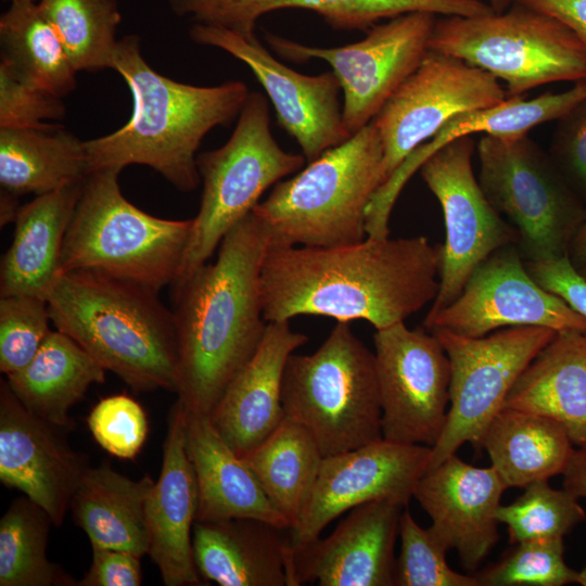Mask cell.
<instances>
[{"label": "cell", "mask_w": 586, "mask_h": 586, "mask_svg": "<svg viewBox=\"0 0 586 586\" xmlns=\"http://www.w3.org/2000/svg\"><path fill=\"white\" fill-rule=\"evenodd\" d=\"M440 263V246L423 235L269 249L260 272L264 318L313 315L384 329L433 303Z\"/></svg>", "instance_id": "1"}, {"label": "cell", "mask_w": 586, "mask_h": 586, "mask_svg": "<svg viewBox=\"0 0 586 586\" xmlns=\"http://www.w3.org/2000/svg\"><path fill=\"white\" fill-rule=\"evenodd\" d=\"M270 234L252 213L205 263L173 284L177 395L187 413L209 415L258 348L267 321L260 272Z\"/></svg>", "instance_id": "2"}, {"label": "cell", "mask_w": 586, "mask_h": 586, "mask_svg": "<svg viewBox=\"0 0 586 586\" xmlns=\"http://www.w3.org/2000/svg\"><path fill=\"white\" fill-rule=\"evenodd\" d=\"M135 35L118 40L112 69L132 95V114L116 131L85 141L90 171L145 165L177 190L201 183L196 152L209 130L229 126L250 93L240 80L201 87L168 78L153 69Z\"/></svg>", "instance_id": "3"}, {"label": "cell", "mask_w": 586, "mask_h": 586, "mask_svg": "<svg viewBox=\"0 0 586 586\" xmlns=\"http://www.w3.org/2000/svg\"><path fill=\"white\" fill-rule=\"evenodd\" d=\"M51 322L136 392L177 391L173 311L158 292L102 273L61 272L46 296Z\"/></svg>", "instance_id": "4"}, {"label": "cell", "mask_w": 586, "mask_h": 586, "mask_svg": "<svg viewBox=\"0 0 586 586\" xmlns=\"http://www.w3.org/2000/svg\"><path fill=\"white\" fill-rule=\"evenodd\" d=\"M383 146L371 122L294 177L276 183L252 211L270 249L326 247L367 238L366 212L382 186Z\"/></svg>", "instance_id": "5"}, {"label": "cell", "mask_w": 586, "mask_h": 586, "mask_svg": "<svg viewBox=\"0 0 586 586\" xmlns=\"http://www.w3.org/2000/svg\"><path fill=\"white\" fill-rule=\"evenodd\" d=\"M119 173L105 168L86 178L65 234L61 272L93 271L160 292L180 273L193 219L141 211L123 195Z\"/></svg>", "instance_id": "6"}, {"label": "cell", "mask_w": 586, "mask_h": 586, "mask_svg": "<svg viewBox=\"0 0 586 586\" xmlns=\"http://www.w3.org/2000/svg\"><path fill=\"white\" fill-rule=\"evenodd\" d=\"M281 400L284 417L305 426L323 457L383 438L374 353L336 324L311 354L286 360Z\"/></svg>", "instance_id": "7"}, {"label": "cell", "mask_w": 586, "mask_h": 586, "mask_svg": "<svg viewBox=\"0 0 586 586\" xmlns=\"http://www.w3.org/2000/svg\"><path fill=\"white\" fill-rule=\"evenodd\" d=\"M429 49L502 80L507 98L551 82L586 80V48L576 35L520 2L502 13L436 20Z\"/></svg>", "instance_id": "8"}, {"label": "cell", "mask_w": 586, "mask_h": 586, "mask_svg": "<svg viewBox=\"0 0 586 586\" xmlns=\"http://www.w3.org/2000/svg\"><path fill=\"white\" fill-rule=\"evenodd\" d=\"M305 161L303 154L280 148L270 130L266 98L260 92L250 91L228 141L196 157L203 183L201 205L192 218L189 242L175 282L207 263L225 235L252 213L264 192L301 169Z\"/></svg>", "instance_id": "9"}, {"label": "cell", "mask_w": 586, "mask_h": 586, "mask_svg": "<svg viewBox=\"0 0 586 586\" xmlns=\"http://www.w3.org/2000/svg\"><path fill=\"white\" fill-rule=\"evenodd\" d=\"M475 151L479 183L519 235L527 262L569 254L586 208L550 155L528 133L482 135Z\"/></svg>", "instance_id": "10"}, {"label": "cell", "mask_w": 586, "mask_h": 586, "mask_svg": "<svg viewBox=\"0 0 586 586\" xmlns=\"http://www.w3.org/2000/svg\"><path fill=\"white\" fill-rule=\"evenodd\" d=\"M449 359V407L444 430L432 447L428 469L457 453L464 443L481 450L483 434L527 365L555 336L538 326L504 328L480 337L431 330Z\"/></svg>", "instance_id": "11"}, {"label": "cell", "mask_w": 586, "mask_h": 586, "mask_svg": "<svg viewBox=\"0 0 586 586\" xmlns=\"http://www.w3.org/2000/svg\"><path fill=\"white\" fill-rule=\"evenodd\" d=\"M435 14L412 12L366 30L360 41L343 47L305 46L266 33L269 46L282 58L326 61L343 91V123L349 135L370 124L429 50Z\"/></svg>", "instance_id": "12"}, {"label": "cell", "mask_w": 586, "mask_h": 586, "mask_svg": "<svg viewBox=\"0 0 586 586\" xmlns=\"http://www.w3.org/2000/svg\"><path fill=\"white\" fill-rule=\"evenodd\" d=\"M475 145L472 136L457 138L419 168L442 207L446 231L440 246V289L426 316L451 304L488 256L519 241L517 230L493 207L474 176Z\"/></svg>", "instance_id": "13"}, {"label": "cell", "mask_w": 586, "mask_h": 586, "mask_svg": "<svg viewBox=\"0 0 586 586\" xmlns=\"http://www.w3.org/2000/svg\"><path fill=\"white\" fill-rule=\"evenodd\" d=\"M506 99V89L489 73L429 49L372 120L383 146V183L449 119Z\"/></svg>", "instance_id": "14"}, {"label": "cell", "mask_w": 586, "mask_h": 586, "mask_svg": "<svg viewBox=\"0 0 586 586\" xmlns=\"http://www.w3.org/2000/svg\"><path fill=\"white\" fill-rule=\"evenodd\" d=\"M373 343L383 438L433 447L449 404L446 351L431 331L405 321L377 330Z\"/></svg>", "instance_id": "15"}, {"label": "cell", "mask_w": 586, "mask_h": 586, "mask_svg": "<svg viewBox=\"0 0 586 586\" xmlns=\"http://www.w3.org/2000/svg\"><path fill=\"white\" fill-rule=\"evenodd\" d=\"M517 326L586 332V318L532 278L515 244L488 256L459 296L423 322L429 331L443 328L470 337Z\"/></svg>", "instance_id": "16"}, {"label": "cell", "mask_w": 586, "mask_h": 586, "mask_svg": "<svg viewBox=\"0 0 586 586\" xmlns=\"http://www.w3.org/2000/svg\"><path fill=\"white\" fill-rule=\"evenodd\" d=\"M431 453L430 446L382 438L323 457L311 495L289 528L290 548L295 551L318 539L328 524L359 505L393 499L408 506Z\"/></svg>", "instance_id": "17"}, {"label": "cell", "mask_w": 586, "mask_h": 586, "mask_svg": "<svg viewBox=\"0 0 586 586\" xmlns=\"http://www.w3.org/2000/svg\"><path fill=\"white\" fill-rule=\"evenodd\" d=\"M190 37L228 52L253 72L279 125L296 140L308 163L351 138L343 123L341 85L333 72L303 75L275 59L257 37L247 40L221 27L195 23Z\"/></svg>", "instance_id": "18"}, {"label": "cell", "mask_w": 586, "mask_h": 586, "mask_svg": "<svg viewBox=\"0 0 586 586\" xmlns=\"http://www.w3.org/2000/svg\"><path fill=\"white\" fill-rule=\"evenodd\" d=\"M406 507L393 499L359 505L326 538L291 549L290 586H394V548Z\"/></svg>", "instance_id": "19"}, {"label": "cell", "mask_w": 586, "mask_h": 586, "mask_svg": "<svg viewBox=\"0 0 586 586\" xmlns=\"http://www.w3.org/2000/svg\"><path fill=\"white\" fill-rule=\"evenodd\" d=\"M60 430L35 416L17 399L7 380L0 383V481L41 507L53 525L63 523L73 494L88 468Z\"/></svg>", "instance_id": "20"}, {"label": "cell", "mask_w": 586, "mask_h": 586, "mask_svg": "<svg viewBox=\"0 0 586 586\" xmlns=\"http://www.w3.org/2000/svg\"><path fill=\"white\" fill-rule=\"evenodd\" d=\"M507 488L492 466L474 467L454 454L425 471L413 497L431 518V532L474 572L499 539L496 510Z\"/></svg>", "instance_id": "21"}, {"label": "cell", "mask_w": 586, "mask_h": 586, "mask_svg": "<svg viewBox=\"0 0 586 586\" xmlns=\"http://www.w3.org/2000/svg\"><path fill=\"white\" fill-rule=\"evenodd\" d=\"M187 412L177 400L171 408L163 445L161 473L146 501V527L151 560L167 586H198L192 530L199 493L186 447Z\"/></svg>", "instance_id": "22"}, {"label": "cell", "mask_w": 586, "mask_h": 586, "mask_svg": "<svg viewBox=\"0 0 586 586\" xmlns=\"http://www.w3.org/2000/svg\"><path fill=\"white\" fill-rule=\"evenodd\" d=\"M168 5L178 16L228 29L247 40L256 38V24L263 15L291 8L319 14L335 30H368L381 20L412 12L445 16L494 13L482 0H168Z\"/></svg>", "instance_id": "23"}, {"label": "cell", "mask_w": 586, "mask_h": 586, "mask_svg": "<svg viewBox=\"0 0 586 586\" xmlns=\"http://www.w3.org/2000/svg\"><path fill=\"white\" fill-rule=\"evenodd\" d=\"M308 341L290 321L268 322L255 354L230 382L211 413L228 445L243 457L284 418L281 390L286 360Z\"/></svg>", "instance_id": "24"}, {"label": "cell", "mask_w": 586, "mask_h": 586, "mask_svg": "<svg viewBox=\"0 0 586 586\" xmlns=\"http://www.w3.org/2000/svg\"><path fill=\"white\" fill-rule=\"evenodd\" d=\"M586 99V80L568 90L547 92L532 99L507 98L479 111L449 119L428 142L417 148L374 193L366 212V229L371 237L390 234V217L400 191L424 161L450 141L472 135L510 137L528 133L540 124L558 120Z\"/></svg>", "instance_id": "25"}, {"label": "cell", "mask_w": 586, "mask_h": 586, "mask_svg": "<svg viewBox=\"0 0 586 586\" xmlns=\"http://www.w3.org/2000/svg\"><path fill=\"white\" fill-rule=\"evenodd\" d=\"M280 531L253 518L195 521L192 549L201 578L220 586H290L291 548Z\"/></svg>", "instance_id": "26"}, {"label": "cell", "mask_w": 586, "mask_h": 586, "mask_svg": "<svg viewBox=\"0 0 586 586\" xmlns=\"http://www.w3.org/2000/svg\"><path fill=\"white\" fill-rule=\"evenodd\" d=\"M186 447L198 484L195 521L253 518L290 528L244 460L220 436L209 415L187 413Z\"/></svg>", "instance_id": "27"}, {"label": "cell", "mask_w": 586, "mask_h": 586, "mask_svg": "<svg viewBox=\"0 0 586 586\" xmlns=\"http://www.w3.org/2000/svg\"><path fill=\"white\" fill-rule=\"evenodd\" d=\"M84 182L36 195L20 207L12 243L1 259V296L33 295L46 300L61 272L65 234Z\"/></svg>", "instance_id": "28"}, {"label": "cell", "mask_w": 586, "mask_h": 586, "mask_svg": "<svg viewBox=\"0 0 586 586\" xmlns=\"http://www.w3.org/2000/svg\"><path fill=\"white\" fill-rule=\"evenodd\" d=\"M504 407L553 419L574 446L586 449V332L557 331L520 374Z\"/></svg>", "instance_id": "29"}, {"label": "cell", "mask_w": 586, "mask_h": 586, "mask_svg": "<svg viewBox=\"0 0 586 586\" xmlns=\"http://www.w3.org/2000/svg\"><path fill=\"white\" fill-rule=\"evenodd\" d=\"M154 482L132 480L103 463L84 472L71 500L73 520L91 547L148 555L146 501Z\"/></svg>", "instance_id": "30"}, {"label": "cell", "mask_w": 586, "mask_h": 586, "mask_svg": "<svg viewBox=\"0 0 586 586\" xmlns=\"http://www.w3.org/2000/svg\"><path fill=\"white\" fill-rule=\"evenodd\" d=\"M105 371L73 339L51 330L31 361L7 375V382L28 411L66 429L69 409L92 384L104 382Z\"/></svg>", "instance_id": "31"}, {"label": "cell", "mask_w": 586, "mask_h": 586, "mask_svg": "<svg viewBox=\"0 0 586 586\" xmlns=\"http://www.w3.org/2000/svg\"><path fill=\"white\" fill-rule=\"evenodd\" d=\"M573 446L553 419L506 407L492 419L481 442L507 487L522 488L563 474Z\"/></svg>", "instance_id": "32"}, {"label": "cell", "mask_w": 586, "mask_h": 586, "mask_svg": "<svg viewBox=\"0 0 586 586\" xmlns=\"http://www.w3.org/2000/svg\"><path fill=\"white\" fill-rule=\"evenodd\" d=\"M59 126L0 129L2 189L41 195L86 180L91 173L86 143Z\"/></svg>", "instance_id": "33"}, {"label": "cell", "mask_w": 586, "mask_h": 586, "mask_svg": "<svg viewBox=\"0 0 586 586\" xmlns=\"http://www.w3.org/2000/svg\"><path fill=\"white\" fill-rule=\"evenodd\" d=\"M241 458L291 528L311 495L323 459L313 435L284 417L267 438Z\"/></svg>", "instance_id": "34"}, {"label": "cell", "mask_w": 586, "mask_h": 586, "mask_svg": "<svg viewBox=\"0 0 586 586\" xmlns=\"http://www.w3.org/2000/svg\"><path fill=\"white\" fill-rule=\"evenodd\" d=\"M1 60L24 80L61 98L76 88L77 71L38 2L16 1L0 16Z\"/></svg>", "instance_id": "35"}, {"label": "cell", "mask_w": 586, "mask_h": 586, "mask_svg": "<svg viewBox=\"0 0 586 586\" xmlns=\"http://www.w3.org/2000/svg\"><path fill=\"white\" fill-rule=\"evenodd\" d=\"M53 522L27 496L13 500L0 520V586H74L47 556Z\"/></svg>", "instance_id": "36"}, {"label": "cell", "mask_w": 586, "mask_h": 586, "mask_svg": "<svg viewBox=\"0 0 586 586\" xmlns=\"http://www.w3.org/2000/svg\"><path fill=\"white\" fill-rule=\"evenodd\" d=\"M77 72L112 68L122 21L117 0H39Z\"/></svg>", "instance_id": "37"}, {"label": "cell", "mask_w": 586, "mask_h": 586, "mask_svg": "<svg viewBox=\"0 0 586 586\" xmlns=\"http://www.w3.org/2000/svg\"><path fill=\"white\" fill-rule=\"evenodd\" d=\"M496 519L507 525L510 544L525 540L563 538L586 519L578 498L565 488L555 489L548 481L524 487L522 496L500 505Z\"/></svg>", "instance_id": "38"}, {"label": "cell", "mask_w": 586, "mask_h": 586, "mask_svg": "<svg viewBox=\"0 0 586 586\" xmlns=\"http://www.w3.org/2000/svg\"><path fill=\"white\" fill-rule=\"evenodd\" d=\"M475 574L480 586H563L576 583L577 571L564 561L563 538L525 540Z\"/></svg>", "instance_id": "39"}, {"label": "cell", "mask_w": 586, "mask_h": 586, "mask_svg": "<svg viewBox=\"0 0 586 586\" xmlns=\"http://www.w3.org/2000/svg\"><path fill=\"white\" fill-rule=\"evenodd\" d=\"M399 538L396 586H480L474 575L460 574L448 565V549L429 527L423 528L416 522L408 506L400 517Z\"/></svg>", "instance_id": "40"}, {"label": "cell", "mask_w": 586, "mask_h": 586, "mask_svg": "<svg viewBox=\"0 0 586 586\" xmlns=\"http://www.w3.org/2000/svg\"><path fill=\"white\" fill-rule=\"evenodd\" d=\"M47 301L33 295L1 296L0 371L5 375L27 366L51 332Z\"/></svg>", "instance_id": "41"}, {"label": "cell", "mask_w": 586, "mask_h": 586, "mask_svg": "<svg viewBox=\"0 0 586 586\" xmlns=\"http://www.w3.org/2000/svg\"><path fill=\"white\" fill-rule=\"evenodd\" d=\"M87 422L95 442L119 459L136 458L146 440V413L137 400L126 394L100 399Z\"/></svg>", "instance_id": "42"}, {"label": "cell", "mask_w": 586, "mask_h": 586, "mask_svg": "<svg viewBox=\"0 0 586 586\" xmlns=\"http://www.w3.org/2000/svg\"><path fill=\"white\" fill-rule=\"evenodd\" d=\"M66 114L63 98L21 78L0 63V129L48 128Z\"/></svg>", "instance_id": "43"}, {"label": "cell", "mask_w": 586, "mask_h": 586, "mask_svg": "<svg viewBox=\"0 0 586 586\" xmlns=\"http://www.w3.org/2000/svg\"><path fill=\"white\" fill-rule=\"evenodd\" d=\"M550 156L573 190L586 200V99L558 119Z\"/></svg>", "instance_id": "44"}, {"label": "cell", "mask_w": 586, "mask_h": 586, "mask_svg": "<svg viewBox=\"0 0 586 586\" xmlns=\"http://www.w3.org/2000/svg\"><path fill=\"white\" fill-rule=\"evenodd\" d=\"M525 265L540 286L561 297L586 318V278L573 265L569 254L552 259L526 262Z\"/></svg>", "instance_id": "45"}, {"label": "cell", "mask_w": 586, "mask_h": 586, "mask_svg": "<svg viewBox=\"0 0 586 586\" xmlns=\"http://www.w3.org/2000/svg\"><path fill=\"white\" fill-rule=\"evenodd\" d=\"M92 561L77 586H139L142 583L140 557L115 549L91 547Z\"/></svg>", "instance_id": "46"}, {"label": "cell", "mask_w": 586, "mask_h": 586, "mask_svg": "<svg viewBox=\"0 0 586 586\" xmlns=\"http://www.w3.org/2000/svg\"><path fill=\"white\" fill-rule=\"evenodd\" d=\"M570 28L586 48V0H518Z\"/></svg>", "instance_id": "47"}, {"label": "cell", "mask_w": 586, "mask_h": 586, "mask_svg": "<svg viewBox=\"0 0 586 586\" xmlns=\"http://www.w3.org/2000/svg\"><path fill=\"white\" fill-rule=\"evenodd\" d=\"M563 488L579 498H586V449H574L563 472Z\"/></svg>", "instance_id": "48"}, {"label": "cell", "mask_w": 586, "mask_h": 586, "mask_svg": "<svg viewBox=\"0 0 586 586\" xmlns=\"http://www.w3.org/2000/svg\"><path fill=\"white\" fill-rule=\"evenodd\" d=\"M569 256L577 269L586 265V211L584 219L571 242Z\"/></svg>", "instance_id": "49"}, {"label": "cell", "mask_w": 586, "mask_h": 586, "mask_svg": "<svg viewBox=\"0 0 586 586\" xmlns=\"http://www.w3.org/2000/svg\"><path fill=\"white\" fill-rule=\"evenodd\" d=\"M18 195L1 188L0 193V226L14 222L20 211Z\"/></svg>", "instance_id": "50"}, {"label": "cell", "mask_w": 586, "mask_h": 586, "mask_svg": "<svg viewBox=\"0 0 586 586\" xmlns=\"http://www.w3.org/2000/svg\"><path fill=\"white\" fill-rule=\"evenodd\" d=\"M518 0H486L494 13H502L513 5Z\"/></svg>", "instance_id": "51"}, {"label": "cell", "mask_w": 586, "mask_h": 586, "mask_svg": "<svg viewBox=\"0 0 586 586\" xmlns=\"http://www.w3.org/2000/svg\"><path fill=\"white\" fill-rule=\"evenodd\" d=\"M576 583L582 586H586V566L582 571L577 572Z\"/></svg>", "instance_id": "52"}, {"label": "cell", "mask_w": 586, "mask_h": 586, "mask_svg": "<svg viewBox=\"0 0 586 586\" xmlns=\"http://www.w3.org/2000/svg\"><path fill=\"white\" fill-rule=\"evenodd\" d=\"M578 270H579V272L586 278V265H584L583 267H581Z\"/></svg>", "instance_id": "53"}, {"label": "cell", "mask_w": 586, "mask_h": 586, "mask_svg": "<svg viewBox=\"0 0 586 586\" xmlns=\"http://www.w3.org/2000/svg\"><path fill=\"white\" fill-rule=\"evenodd\" d=\"M4 1H9V2L11 3V2H16V1H30V2H38L39 0H4Z\"/></svg>", "instance_id": "54"}]
</instances>
